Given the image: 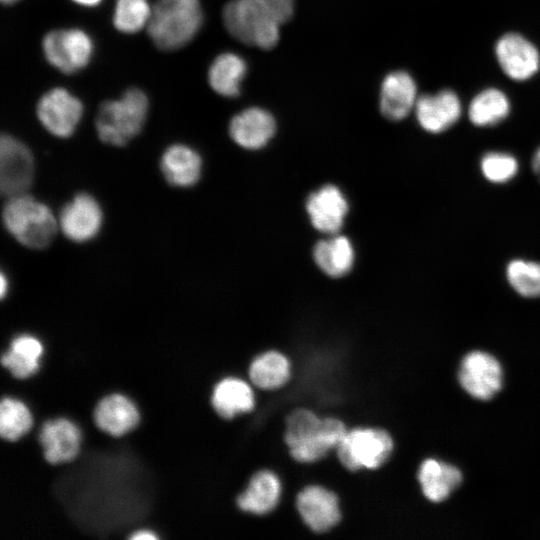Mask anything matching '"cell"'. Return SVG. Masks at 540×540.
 <instances>
[{"mask_svg": "<svg viewBox=\"0 0 540 540\" xmlns=\"http://www.w3.org/2000/svg\"><path fill=\"white\" fill-rule=\"evenodd\" d=\"M294 12V0H231L224 7L223 21L239 41L262 49L274 47L280 26Z\"/></svg>", "mask_w": 540, "mask_h": 540, "instance_id": "cell-1", "label": "cell"}, {"mask_svg": "<svg viewBox=\"0 0 540 540\" xmlns=\"http://www.w3.org/2000/svg\"><path fill=\"white\" fill-rule=\"evenodd\" d=\"M202 21L199 0H157L147 31L159 49L172 51L188 44L198 33Z\"/></svg>", "mask_w": 540, "mask_h": 540, "instance_id": "cell-2", "label": "cell"}, {"mask_svg": "<svg viewBox=\"0 0 540 540\" xmlns=\"http://www.w3.org/2000/svg\"><path fill=\"white\" fill-rule=\"evenodd\" d=\"M148 109L147 95L136 87L127 89L119 99L102 102L95 122L99 139L113 146L126 145L141 132Z\"/></svg>", "mask_w": 540, "mask_h": 540, "instance_id": "cell-3", "label": "cell"}, {"mask_svg": "<svg viewBox=\"0 0 540 540\" xmlns=\"http://www.w3.org/2000/svg\"><path fill=\"white\" fill-rule=\"evenodd\" d=\"M2 218L7 231L19 243L33 249L48 246L59 227L51 209L27 193L9 197Z\"/></svg>", "mask_w": 540, "mask_h": 540, "instance_id": "cell-4", "label": "cell"}, {"mask_svg": "<svg viewBox=\"0 0 540 540\" xmlns=\"http://www.w3.org/2000/svg\"><path fill=\"white\" fill-rule=\"evenodd\" d=\"M394 450L395 440L387 429L358 426L348 429L335 453L341 465L355 473L382 467Z\"/></svg>", "mask_w": 540, "mask_h": 540, "instance_id": "cell-5", "label": "cell"}, {"mask_svg": "<svg viewBox=\"0 0 540 540\" xmlns=\"http://www.w3.org/2000/svg\"><path fill=\"white\" fill-rule=\"evenodd\" d=\"M47 62L63 73H74L87 66L93 54V41L82 29H56L42 40Z\"/></svg>", "mask_w": 540, "mask_h": 540, "instance_id": "cell-6", "label": "cell"}, {"mask_svg": "<svg viewBox=\"0 0 540 540\" xmlns=\"http://www.w3.org/2000/svg\"><path fill=\"white\" fill-rule=\"evenodd\" d=\"M296 510L315 534H325L342 521L339 495L320 484H309L296 495Z\"/></svg>", "mask_w": 540, "mask_h": 540, "instance_id": "cell-7", "label": "cell"}, {"mask_svg": "<svg viewBox=\"0 0 540 540\" xmlns=\"http://www.w3.org/2000/svg\"><path fill=\"white\" fill-rule=\"evenodd\" d=\"M458 381L471 397L487 401L502 389L503 369L492 354L480 350L471 351L460 363Z\"/></svg>", "mask_w": 540, "mask_h": 540, "instance_id": "cell-8", "label": "cell"}, {"mask_svg": "<svg viewBox=\"0 0 540 540\" xmlns=\"http://www.w3.org/2000/svg\"><path fill=\"white\" fill-rule=\"evenodd\" d=\"M34 176L30 149L9 134L0 139V191L7 198L26 193Z\"/></svg>", "mask_w": 540, "mask_h": 540, "instance_id": "cell-9", "label": "cell"}, {"mask_svg": "<svg viewBox=\"0 0 540 540\" xmlns=\"http://www.w3.org/2000/svg\"><path fill=\"white\" fill-rule=\"evenodd\" d=\"M36 114L49 133L67 138L75 132L82 118L83 104L65 88L55 87L41 96Z\"/></svg>", "mask_w": 540, "mask_h": 540, "instance_id": "cell-10", "label": "cell"}, {"mask_svg": "<svg viewBox=\"0 0 540 540\" xmlns=\"http://www.w3.org/2000/svg\"><path fill=\"white\" fill-rule=\"evenodd\" d=\"M102 221V210L96 199L79 193L62 208L58 225L71 241L86 242L97 235Z\"/></svg>", "mask_w": 540, "mask_h": 540, "instance_id": "cell-11", "label": "cell"}, {"mask_svg": "<svg viewBox=\"0 0 540 540\" xmlns=\"http://www.w3.org/2000/svg\"><path fill=\"white\" fill-rule=\"evenodd\" d=\"M209 402L212 411L219 419L231 421L239 415L254 410L255 389L243 378L226 376L214 384Z\"/></svg>", "mask_w": 540, "mask_h": 540, "instance_id": "cell-12", "label": "cell"}, {"mask_svg": "<svg viewBox=\"0 0 540 540\" xmlns=\"http://www.w3.org/2000/svg\"><path fill=\"white\" fill-rule=\"evenodd\" d=\"M282 496V482L270 469H259L249 478L245 488L235 498L237 508L257 516L273 512Z\"/></svg>", "mask_w": 540, "mask_h": 540, "instance_id": "cell-13", "label": "cell"}, {"mask_svg": "<svg viewBox=\"0 0 540 540\" xmlns=\"http://www.w3.org/2000/svg\"><path fill=\"white\" fill-rule=\"evenodd\" d=\"M495 52L500 67L513 80H527L539 69L537 48L520 34L503 35L497 41Z\"/></svg>", "mask_w": 540, "mask_h": 540, "instance_id": "cell-14", "label": "cell"}, {"mask_svg": "<svg viewBox=\"0 0 540 540\" xmlns=\"http://www.w3.org/2000/svg\"><path fill=\"white\" fill-rule=\"evenodd\" d=\"M39 442L44 459L52 465H57L76 457L80 449L81 433L72 421L56 418L43 423Z\"/></svg>", "mask_w": 540, "mask_h": 540, "instance_id": "cell-15", "label": "cell"}, {"mask_svg": "<svg viewBox=\"0 0 540 540\" xmlns=\"http://www.w3.org/2000/svg\"><path fill=\"white\" fill-rule=\"evenodd\" d=\"M416 117L420 126L430 133H441L453 126L461 116L462 107L457 94L449 89L426 94L417 99Z\"/></svg>", "mask_w": 540, "mask_h": 540, "instance_id": "cell-16", "label": "cell"}, {"mask_svg": "<svg viewBox=\"0 0 540 540\" xmlns=\"http://www.w3.org/2000/svg\"><path fill=\"white\" fill-rule=\"evenodd\" d=\"M348 431L345 422L334 416L322 417L317 432L290 446L291 458L299 463H314L328 457L335 451Z\"/></svg>", "mask_w": 540, "mask_h": 540, "instance_id": "cell-17", "label": "cell"}, {"mask_svg": "<svg viewBox=\"0 0 540 540\" xmlns=\"http://www.w3.org/2000/svg\"><path fill=\"white\" fill-rule=\"evenodd\" d=\"M416 480L422 495L430 502L446 500L462 483L463 475L456 466L435 458L423 460Z\"/></svg>", "mask_w": 540, "mask_h": 540, "instance_id": "cell-18", "label": "cell"}, {"mask_svg": "<svg viewBox=\"0 0 540 540\" xmlns=\"http://www.w3.org/2000/svg\"><path fill=\"white\" fill-rule=\"evenodd\" d=\"M313 226L324 233H337L344 223L348 203L342 192L326 185L310 195L306 204Z\"/></svg>", "mask_w": 540, "mask_h": 540, "instance_id": "cell-19", "label": "cell"}, {"mask_svg": "<svg viewBox=\"0 0 540 540\" xmlns=\"http://www.w3.org/2000/svg\"><path fill=\"white\" fill-rule=\"evenodd\" d=\"M414 79L405 71L388 74L381 86L380 110L386 118L399 121L408 116L417 102Z\"/></svg>", "mask_w": 540, "mask_h": 540, "instance_id": "cell-20", "label": "cell"}, {"mask_svg": "<svg viewBox=\"0 0 540 540\" xmlns=\"http://www.w3.org/2000/svg\"><path fill=\"white\" fill-rule=\"evenodd\" d=\"M97 427L111 436H122L134 429L140 421L136 405L118 393L103 397L94 410Z\"/></svg>", "mask_w": 540, "mask_h": 540, "instance_id": "cell-21", "label": "cell"}, {"mask_svg": "<svg viewBox=\"0 0 540 540\" xmlns=\"http://www.w3.org/2000/svg\"><path fill=\"white\" fill-rule=\"evenodd\" d=\"M273 116L261 108L253 107L235 115L229 124L231 138L246 149L263 147L274 135Z\"/></svg>", "mask_w": 540, "mask_h": 540, "instance_id": "cell-22", "label": "cell"}, {"mask_svg": "<svg viewBox=\"0 0 540 540\" xmlns=\"http://www.w3.org/2000/svg\"><path fill=\"white\" fill-rule=\"evenodd\" d=\"M160 168L169 184L182 188L190 187L200 178L202 160L191 147L173 144L162 154Z\"/></svg>", "mask_w": 540, "mask_h": 540, "instance_id": "cell-23", "label": "cell"}, {"mask_svg": "<svg viewBox=\"0 0 540 540\" xmlns=\"http://www.w3.org/2000/svg\"><path fill=\"white\" fill-rule=\"evenodd\" d=\"M291 378V361L283 352L269 349L253 358L248 368V381L260 390H278Z\"/></svg>", "mask_w": 540, "mask_h": 540, "instance_id": "cell-24", "label": "cell"}, {"mask_svg": "<svg viewBox=\"0 0 540 540\" xmlns=\"http://www.w3.org/2000/svg\"><path fill=\"white\" fill-rule=\"evenodd\" d=\"M42 354L43 345L38 338L21 334L11 341L9 349L1 357V363L13 377L25 379L39 370Z\"/></svg>", "mask_w": 540, "mask_h": 540, "instance_id": "cell-25", "label": "cell"}, {"mask_svg": "<svg viewBox=\"0 0 540 540\" xmlns=\"http://www.w3.org/2000/svg\"><path fill=\"white\" fill-rule=\"evenodd\" d=\"M246 70V63L239 55L230 52L220 54L208 70L209 85L221 96L235 97L240 92Z\"/></svg>", "mask_w": 540, "mask_h": 540, "instance_id": "cell-26", "label": "cell"}, {"mask_svg": "<svg viewBox=\"0 0 540 540\" xmlns=\"http://www.w3.org/2000/svg\"><path fill=\"white\" fill-rule=\"evenodd\" d=\"M315 262L327 275L340 277L348 273L353 265L354 251L345 236H333L318 242L313 251Z\"/></svg>", "mask_w": 540, "mask_h": 540, "instance_id": "cell-27", "label": "cell"}, {"mask_svg": "<svg viewBox=\"0 0 540 540\" xmlns=\"http://www.w3.org/2000/svg\"><path fill=\"white\" fill-rule=\"evenodd\" d=\"M509 112L510 103L506 95L496 88H488L472 99L468 117L474 125L487 127L502 122Z\"/></svg>", "mask_w": 540, "mask_h": 540, "instance_id": "cell-28", "label": "cell"}, {"mask_svg": "<svg viewBox=\"0 0 540 540\" xmlns=\"http://www.w3.org/2000/svg\"><path fill=\"white\" fill-rule=\"evenodd\" d=\"M33 418L28 407L20 400L4 397L0 403V435L7 441H16L32 427Z\"/></svg>", "mask_w": 540, "mask_h": 540, "instance_id": "cell-29", "label": "cell"}, {"mask_svg": "<svg viewBox=\"0 0 540 540\" xmlns=\"http://www.w3.org/2000/svg\"><path fill=\"white\" fill-rule=\"evenodd\" d=\"M506 278L511 288L520 296L540 297V262L511 260L506 267Z\"/></svg>", "mask_w": 540, "mask_h": 540, "instance_id": "cell-30", "label": "cell"}, {"mask_svg": "<svg viewBox=\"0 0 540 540\" xmlns=\"http://www.w3.org/2000/svg\"><path fill=\"white\" fill-rule=\"evenodd\" d=\"M151 13L147 0H116L113 25L119 32L133 34L147 27Z\"/></svg>", "mask_w": 540, "mask_h": 540, "instance_id": "cell-31", "label": "cell"}, {"mask_svg": "<svg viewBox=\"0 0 540 540\" xmlns=\"http://www.w3.org/2000/svg\"><path fill=\"white\" fill-rule=\"evenodd\" d=\"M483 176L495 184H503L513 179L518 173L517 159L505 152H488L480 161Z\"/></svg>", "mask_w": 540, "mask_h": 540, "instance_id": "cell-32", "label": "cell"}, {"mask_svg": "<svg viewBox=\"0 0 540 540\" xmlns=\"http://www.w3.org/2000/svg\"><path fill=\"white\" fill-rule=\"evenodd\" d=\"M157 538L158 536L153 531L147 529L135 531L130 536L132 540H156Z\"/></svg>", "mask_w": 540, "mask_h": 540, "instance_id": "cell-33", "label": "cell"}, {"mask_svg": "<svg viewBox=\"0 0 540 540\" xmlns=\"http://www.w3.org/2000/svg\"><path fill=\"white\" fill-rule=\"evenodd\" d=\"M532 169L540 182V147L536 150L532 158Z\"/></svg>", "mask_w": 540, "mask_h": 540, "instance_id": "cell-34", "label": "cell"}, {"mask_svg": "<svg viewBox=\"0 0 540 540\" xmlns=\"http://www.w3.org/2000/svg\"><path fill=\"white\" fill-rule=\"evenodd\" d=\"M8 279L6 278L5 274H1V297L4 298L8 291Z\"/></svg>", "mask_w": 540, "mask_h": 540, "instance_id": "cell-35", "label": "cell"}, {"mask_svg": "<svg viewBox=\"0 0 540 540\" xmlns=\"http://www.w3.org/2000/svg\"><path fill=\"white\" fill-rule=\"evenodd\" d=\"M73 2L87 7L98 5L102 0H72Z\"/></svg>", "mask_w": 540, "mask_h": 540, "instance_id": "cell-36", "label": "cell"}, {"mask_svg": "<svg viewBox=\"0 0 540 540\" xmlns=\"http://www.w3.org/2000/svg\"><path fill=\"white\" fill-rule=\"evenodd\" d=\"M4 4H12L18 0H1Z\"/></svg>", "mask_w": 540, "mask_h": 540, "instance_id": "cell-37", "label": "cell"}]
</instances>
